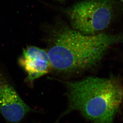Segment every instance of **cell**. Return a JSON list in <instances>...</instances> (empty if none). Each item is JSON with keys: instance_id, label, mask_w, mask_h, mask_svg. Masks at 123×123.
I'll list each match as a JSON object with an SVG mask.
<instances>
[{"instance_id": "obj_1", "label": "cell", "mask_w": 123, "mask_h": 123, "mask_svg": "<svg viewBox=\"0 0 123 123\" xmlns=\"http://www.w3.org/2000/svg\"><path fill=\"white\" fill-rule=\"evenodd\" d=\"M51 70L77 73L92 68L114 45L123 43V34L85 35L56 20L43 28Z\"/></svg>"}, {"instance_id": "obj_5", "label": "cell", "mask_w": 123, "mask_h": 123, "mask_svg": "<svg viewBox=\"0 0 123 123\" xmlns=\"http://www.w3.org/2000/svg\"><path fill=\"white\" fill-rule=\"evenodd\" d=\"M18 63L27 74V81L30 83L49 73L51 70L46 50L33 45L23 49Z\"/></svg>"}, {"instance_id": "obj_2", "label": "cell", "mask_w": 123, "mask_h": 123, "mask_svg": "<svg viewBox=\"0 0 123 123\" xmlns=\"http://www.w3.org/2000/svg\"><path fill=\"white\" fill-rule=\"evenodd\" d=\"M66 114L80 112L92 123H113L123 98V88L114 78L88 77L67 84Z\"/></svg>"}, {"instance_id": "obj_6", "label": "cell", "mask_w": 123, "mask_h": 123, "mask_svg": "<svg viewBox=\"0 0 123 123\" xmlns=\"http://www.w3.org/2000/svg\"><path fill=\"white\" fill-rule=\"evenodd\" d=\"M120 1H121V2H123V0H120Z\"/></svg>"}, {"instance_id": "obj_3", "label": "cell", "mask_w": 123, "mask_h": 123, "mask_svg": "<svg viewBox=\"0 0 123 123\" xmlns=\"http://www.w3.org/2000/svg\"><path fill=\"white\" fill-rule=\"evenodd\" d=\"M115 3L112 0H83L64 9L69 26L85 35L103 33L113 19Z\"/></svg>"}, {"instance_id": "obj_4", "label": "cell", "mask_w": 123, "mask_h": 123, "mask_svg": "<svg viewBox=\"0 0 123 123\" xmlns=\"http://www.w3.org/2000/svg\"><path fill=\"white\" fill-rule=\"evenodd\" d=\"M31 111V108L20 97L0 68V112L2 115L10 122L16 123Z\"/></svg>"}]
</instances>
